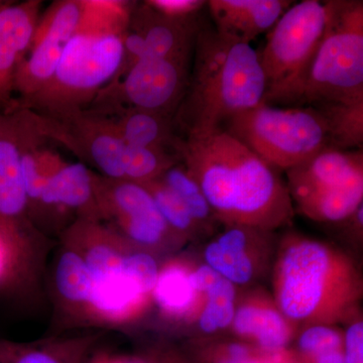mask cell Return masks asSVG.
Here are the masks:
<instances>
[{
    "label": "cell",
    "instance_id": "obj_25",
    "mask_svg": "<svg viewBox=\"0 0 363 363\" xmlns=\"http://www.w3.org/2000/svg\"><path fill=\"white\" fill-rule=\"evenodd\" d=\"M160 179L167 187L173 191L188 210L193 219L206 233L213 230L215 224L219 223L209 202L205 197L199 184L189 173L184 162L180 161L167 169Z\"/></svg>",
    "mask_w": 363,
    "mask_h": 363
},
{
    "label": "cell",
    "instance_id": "obj_32",
    "mask_svg": "<svg viewBox=\"0 0 363 363\" xmlns=\"http://www.w3.org/2000/svg\"><path fill=\"white\" fill-rule=\"evenodd\" d=\"M88 363H154L150 355L111 354V353H96L90 358Z\"/></svg>",
    "mask_w": 363,
    "mask_h": 363
},
{
    "label": "cell",
    "instance_id": "obj_13",
    "mask_svg": "<svg viewBox=\"0 0 363 363\" xmlns=\"http://www.w3.org/2000/svg\"><path fill=\"white\" fill-rule=\"evenodd\" d=\"M277 245L272 231L223 225L205 245L203 262L236 288H252L272 272Z\"/></svg>",
    "mask_w": 363,
    "mask_h": 363
},
{
    "label": "cell",
    "instance_id": "obj_35",
    "mask_svg": "<svg viewBox=\"0 0 363 363\" xmlns=\"http://www.w3.org/2000/svg\"><path fill=\"white\" fill-rule=\"evenodd\" d=\"M0 2H1V0H0Z\"/></svg>",
    "mask_w": 363,
    "mask_h": 363
},
{
    "label": "cell",
    "instance_id": "obj_2",
    "mask_svg": "<svg viewBox=\"0 0 363 363\" xmlns=\"http://www.w3.org/2000/svg\"><path fill=\"white\" fill-rule=\"evenodd\" d=\"M272 285L279 311L298 330L350 321L363 295L362 272L350 255L298 233L278 241Z\"/></svg>",
    "mask_w": 363,
    "mask_h": 363
},
{
    "label": "cell",
    "instance_id": "obj_20",
    "mask_svg": "<svg viewBox=\"0 0 363 363\" xmlns=\"http://www.w3.org/2000/svg\"><path fill=\"white\" fill-rule=\"evenodd\" d=\"M54 295L64 316L88 325L92 281L84 259L68 243L61 241L54 266Z\"/></svg>",
    "mask_w": 363,
    "mask_h": 363
},
{
    "label": "cell",
    "instance_id": "obj_29",
    "mask_svg": "<svg viewBox=\"0 0 363 363\" xmlns=\"http://www.w3.org/2000/svg\"><path fill=\"white\" fill-rule=\"evenodd\" d=\"M292 351L296 359H308L327 351L342 350L343 333L330 325H311L304 327L296 336Z\"/></svg>",
    "mask_w": 363,
    "mask_h": 363
},
{
    "label": "cell",
    "instance_id": "obj_4",
    "mask_svg": "<svg viewBox=\"0 0 363 363\" xmlns=\"http://www.w3.org/2000/svg\"><path fill=\"white\" fill-rule=\"evenodd\" d=\"M266 90L259 52L252 45L199 28L192 75L174 121L186 135L211 133L264 101Z\"/></svg>",
    "mask_w": 363,
    "mask_h": 363
},
{
    "label": "cell",
    "instance_id": "obj_9",
    "mask_svg": "<svg viewBox=\"0 0 363 363\" xmlns=\"http://www.w3.org/2000/svg\"><path fill=\"white\" fill-rule=\"evenodd\" d=\"M97 194L102 222L133 247L159 257L186 245L169 228L154 198L142 184L97 173Z\"/></svg>",
    "mask_w": 363,
    "mask_h": 363
},
{
    "label": "cell",
    "instance_id": "obj_15",
    "mask_svg": "<svg viewBox=\"0 0 363 363\" xmlns=\"http://www.w3.org/2000/svg\"><path fill=\"white\" fill-rule=\"evenodd\" d=\"M286 185L292 202L363 183V150L326 147L286 171Z\"/></svg>",
    "mask_w": 363,
    "mask_h": 363
},
{
    "label": "cell",
    "instance_id": "obj_28",
    "mask_svg": "<svg viewBox=\"0 0 363 363\" xmlns=\"http://www.w3.org/2000/svg\"><path fill=\"white\" fill-rule=\"evenodd\" d=\"M154 198L157 209L169 228L184 242L196 240L205 233L201 226L193 219L171 189L161 179L142 184Z\"/></svg>",
    "mask_w": 363,
    "mask_h": 363
},
{
    "label": "cell",
    "instance_id": "obj_30",
    "mask_svg": "<svg viewBox=\"0 0 363 363\" xmlns=\"http://www.w3.org/2000/svg\"><path fill=\"white\" fill-rule=\"evenodd\" d=\"M343 334V353L345 363H363V321L353 317Z\"/></svg>",
    "mask_w": 363,
    "mask_h": 363
},
{
    "label": "cell",
    "instance_id": "obj_1",
    "mask_svg": "<svg viewBox=\"0 0 363 363\" xmlns=\"http://www.w3.org/2000/svg\"><path fill=\"white\" fill-rule=\"evenodd\" d=\"M174 150L222 225L274 231L292 225L295 208L277 169L219 128L177 140Z\"/></svg>",
    "mask_w": 363,
    "mask_h": 363
},
{
    "label": "cell",
    "instance_id": "obj_34",
    "mask_svg": "<svg viewBox=\"0 0 363 363\" xmlns=\"http://www.w3.org/2000/svg\"><path fill=\"white\" fill-rule=\"evenodd\" d=\"M149 355L154 363H191L188 358L172 350H156Z\"/></svg>",
    "mask_w": 363,
    "mask_h": 363
},
{
    "label": "cell",
    "instance_id": "obj_23",
    "mask_svg": "<svg viewBox=\"0 0 363 363\" xmlns=\"http://www.w3.org/2000/svg\"><path fill=\"white\" fill-rule=\"evenodd\" d=\"M106 116L111 117L126 145L169 150L178 140L174 135V116L168 114L125 107Z\"/></svg>",
    "mask_w": 363,
    "mask_h": 363
},
{
    "label": "cell",
    "instance_id": "obj_6",
    "mask_svg": "<svg viewBox=\"0 0 363 363\" xmlns=\"http://www.w3.org/2000/svg\"><path fill=\"white\" fill-rule=\"evenodd\" d=\"M328 6L323 39L289 104L363 101V2L333 0Z\"/></svg>",
    "mask_w": 363,
    "mask_h": 363
},
{
    "label": "cell",
    "instance_id": "obj_26",
    "mask_svg": "<svg viewBox=\"0 0 363 363\" xmlns=\"http://www.w3.org/2000/svg\"><path fill=\"white\" fill-rule=\"evenodd\" d=\"M194 354L197 363H296L290 348L269 352L240 340L201 344Z\"/></svg>",
    "mask_w": 363,
    "mask_h": 363
},
{
    "label": "cell",
    "instance_id": "obj_3",
    "mask_svg": "<svg viewBox=\"0 0 363 363\" xmlns=\"http://www.w3.org/2000/svg\"><path fill=\"white\" fill-rule=\"evenodd\" d=\"M133 6L121 0H86L83 20L67 44L54 77L16 107L45 116L87 109L118 74Z\"/></svg>",
    "mask_w": 363,
    "mask_h": 363
},
{
    "label": "cell",
    "instance_id": "obj_16",
    "mask_svg": "<svg viewBox=\"0 0 363 363\" xmlns=\"http://www.w3.org/2000/svg\"><path fill=\"white\" fill-rule=\"evenodd\" d=\"M42 1L0 2V111L13 108L14 77L25 59L40 16Z\"/></svg>",
    "mask_w": 363,
    "mask_h": 363
},
{
    "label": "cell",
    "instance_id": "obj_19",
    "mask_svg": "<svg viewBox=\"0 0 363 363\" xmlns=\"http://www.w3.org/2000/svg\"><path fill=\"white\" fill-rule=\"evenodd\" d=\"M286 0H210L207 1L215 30L238 43L250 44L271 30L291 6Z\"/></svg>",
    "mask_w": 363,
    "mask_h": 363
},
{
    "label": "cell",
    "instance_id": "obj_31",
    "mask_svg": "<svg viewBox=\"0 0 363 363\" xmlns=\"http://www.w3.org/2000/svg\"><path fill=\"white\" fill-rule=\"evenodd\" d=\"M147 6L169 18H189L195 16L203 6H206L204 0H149Z\"/></svg>",
    "mask_w": 363,
    "mask_h": 363
},
{
    "label": "cell",
    "instance_id": "obj_17",
    "mask_svg": "<svg viewBox=\"0 0 363 363\" xmlns=\"http://www.w3.org/2000/svg\"><path fill=\"white\" fill-rule=\"evenodd\" d=\"M193 267L192 259L179 255L168 257L160 266L152 306L169 324L192 326L201 311L203 296L196 286Z\"/></svg>",
    "mask_w": 363,
    "mask_h": 363
},
{
    "label": "cell",
    "instance_id": "obj_10",
    "mask_svg": "<svg viewBox=\"0 0 363 363\" xmlns=\"http://www.w3.org/2000/svg\"><path fill=\"white\" fill-rule=\"evenodd\" d=\"M190 57L143 59L99 91L87 109L109 114L125 107L175 116L187 92Z\"/></svg>",
    "mask_w": 363,
    "mask_h": 363
},
{
    "label": "cell",
    "instance_id": "obj_22",
    "mask_svg": "<svg viewBox=\"0 0 363 363\" xmlns=\"http://www.w3.org/2000/svg\"><path fill=\"white\" fill-rule=\"evenodd\" d=\"M98 335L52 337L18 342L0 338V363H88Z\"/></svg>",
    "mask_w": 363,
    "mask_h": 363
},
{
    "label": "cell",
    "instance_id": "obj_18",
    "mask_svg": "<svg viewBox=\"0 0 363 363\" xmlns=\"http://www.w3.org/2000/svg\"><path fill=\"white\" fill-rule=\"evenodd\" d=\"M128 28L143 38V59L190 57L199 32L194 16L169 18L155 11L145 1L133 6Z\"/></svg>",
    "mask_w": 363,
    "mask_h": 363
},
{
    "label": "cell",
    "instance_id": "obj_33",
    "mask_svg": "<svg viewBox=\"0 0 363 363\" xmlns=\"http://www.w3.org/2000/svg\"><path fill=\"white\" fill-rule=\"evenodd\" d=\"M11 283V260L4 243L0 240V290H9Z\"/></svg>",
    "mask_w": 363,
    "mask_h": 363
},
{
    "label": "cell",
    "instance_id": "obj_11",
    "mask_svg": "<svg viewBox=\"0 0 363 363\" xmlns=\"http://www.w3.org/2000/svg\"><path fill=\"white\" fill-rule=\"evenodd\" d=\"M35 113L40 135L45 140L61 143L94 167L99 175L123 180V157L125 143L111 116L91 109L59 116Z\"/></svg>",
    "mask_w": 363,
    "mask_h": 363
},
{
    "label": "cell",
    "instance_id": "obj_8",
    "mask_svg": "<svg viewBox=\"0 0 363 363\" xmlns=\"http://www.w3.org/2000/svg\"><path fill=\"white\" fill-rule=\"evenodd\" d=\"M328 1L304 0L289 7L259 52L266 77V104H289L323 39Z\"/></svg>",
    "mask_w": 363,
    "mask_h": 363
},
{
    "label": "cell",
    "instance_id": "obj_21",
    "mask_svg": "<svg viewBox=\"0 0 363 363\" xmlns=\"http://www.w3.org/2000/svg\"><path fill=\"white\" fill-rule=\"evenodd\" d=\"M194 278L202 294L203 305L193 326L198 336L210 337L230 329L238 298V289L204 262H194Z\"/></svg>",
    "mask_w": 363,
    "mask_h": 363
},
{
    "label": "cell",
    "instance_id": "obj_12",
    "mask_svg": "<svg viewBox=\"0 0 363 363\" xmlns=\"http://www.w3.org/2000/svg\"><path fill=\"white\" fill-rule=\"evenodd\" d=\"M85 9V0H58L40 16L30 50L14 77V107L35 96L54 77Z\"/></svg>",
    "mask_w": 363,
    "mask_h": 363
},
{
    "label": "cell",
    "instance_id": "obj_5",
    "mask_svg": "<svg viewBox=\"0 0 363 363\" xmlns=\"http://www.w3.org/2000/svg\"><path fill=\"white\" fill-rule=\"evenodd\" d=\"M33 123V112L16 107L0 111V240L11 267L9 290L33 292L39 284L48 252V238L30 218L21 152Z\"/></svg>",
    "mask_w": 363,
    "mask_h": 363
},
{
    "label": "cell",
    "instance_id": "obj_7",
    "mask_svg": "<svg viewBox=\"0 0 363 363\" xmlns=\"http://www.w3.org/2000/svg\"><path fill=\"white\" fill-rule=\"evenodd\" d=\"M224 124V130L276 169L286 172L329 147L323 117L311 106L281 109L262 101Z\"/></svg>",
    "mask_w": 363,
    "mask_h": 363
},
{
    "label": "cell",
    "instance_id": "obj_14",
    "mask_svg": "<svg viewBox=\"0 0 363 363\" xmlns=\"http://www.w3.org/2000/svg\"><path fill=\"white\" fill-rule=\"evenodd\" d=\"M229 330L236 340L269 352L289 350L298 332L279 311L272 296L262 289L238 295Z\"/></svg>",
    "mask_w": 363,
    "mask_h": 363
},
{
    "label": "cell",
    "instance_id": "obj_27",
    "mask_svg": "<svg viewBox=\"0 0 363 363\" xmlns=\"http://www.w3.org/2000/svg\"><path fill=\"white\" fill-rule=\"evenodd\" d=\"M177 152L156 147L126 145L123 157V180L145 184L156 180L177 162Z\"/></svg>",
    "mask_w": 363,
    "mask_h": 363
},
{
    "label": "cell",
    "instance_id": "obj_24",
    "mask_svg": "<svg viewBox=\"0 0 363 363\" xmlns=\"http://www.w3.org/2000/svg\"><path fill=\"white\" fill-rule=\"evenodd\" d=\"M311 107L323 117L329 147L344 150H362L363 101Z\"/></svg>",
    "mask_w": 363,
    "mask_h": 363
}]
</instances>
